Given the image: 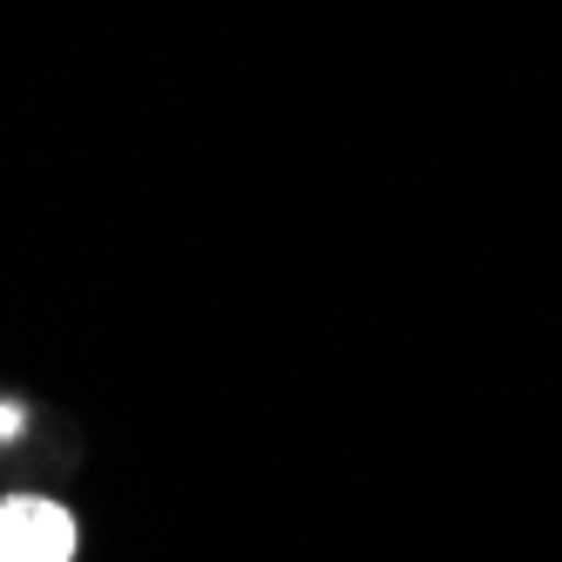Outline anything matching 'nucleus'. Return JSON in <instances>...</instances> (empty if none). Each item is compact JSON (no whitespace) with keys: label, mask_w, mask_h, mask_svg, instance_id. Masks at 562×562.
<instances>
[{"label":"nucleus","mask_w":562,"mask_h":562,"mask_svg":"<svg viewBox=\"0 0 562 562\" xmlns=\"http://www.w3.org/2000/svg\"><path fill=\"white\" fill-rule=\"evenodd\" d=\"M75 555V521L68 508L42 495L0 502V562H68Z\"/></svg>","instance_id":"obj_1"},{"label":"nucleus","mask_w":562,"mask_h":562,"mask_svg":"<svg viewBox=\"0 0 562 562\" xmlns=\"http://www.w3.org/2000/svg\"><path fill=\"white\" fill-rule=\"evenodd\" d=\"M21 427H27V414H21V407H14V400H0V440H14V434H21Z\"/></svg>","instance_id":"obj_2"}]
</instances>
